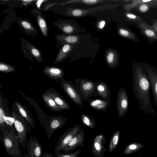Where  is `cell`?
I'll return each instance as SVG.
<instances>
[{"instance_id": "836d02e7", "label": "cell", "mask_w": 157, "mask_h": 157, "mask_svg": "<svg viewBox=\"0 0 157 157\" xmlns=\"http://www.w3.org/2000/svg\"><path fill=\"white\" fill-rule=\"evenodd\" d=\"M145 33L147 36L150 37L153 36L155 34L154 32L153 31L149 29L146 30Z\"/></svg>"}, {"instance_id": "d4e9b609", "label": "cell", "mask_w": 157, "mask_h": 157, "mask_svg": "<svg viewBox=\"0 0 157 157\" xmlns=\"http://www.w3.org/2000/svg\"><path fill=\"white\" fill-rule=\"evenodd\" d=\"M15 68L12 66L2 62L0 63V71L5 73L13 72L15 71Z\"/></svg>"}, {"instance_id": "6da1fadb", "label": "cell", "mask_w": 157, "mask_h": 157, "mask_svg": "<svg viewBox=\"0 0 157 157\" xmlns=\"http://www.w3.org/2000/svg\"><path fill=\"white\" fill-rule=\"evenodd\" d=\"M132 75V89L140 110L145 114H155V111L151 101L150 83L145 71L140 68L134 69Z\"/></svg>"}, {"instance_id": "7c38bea8", "label": "cell", "mask_w": 157, "mask_h": 157, "mask_svg": "<svg viewBox=\"0 0 157 157\" xmlns=\"http://www.w3.org/2000/svg\"><path fill=\"white\" fill-rule=\"evenodd\" d=\"M96 89L98 95L102 99L111 103V91L107 83L101 81L97 82Z\"/></svg>"}, {"instance_id": "7bdbcfd3", "label": "cell", "mask_w": 157, "mask_h": 157, "mask_svg": "<svg viewBox=\"0 0 157 157\" xmlns=\"http://www.w3.org/2000/svg\"><path fill=\"white\" fill-rule=\"evenodd\" d=\"M25 157H29L28 155L26 153H25L24 155Z\"/></svg>"}, {"instance_id": "60d3db41", "label": "cell", "mask_w": 157, "mask_h": 157, "mask_svg": "<svg viewBox=\"0 0 157 157\" xmlns=\"http://www.w3.org/2000/svg\"><path fill=\"white\" fill-rule=\"evenodd\" d=\"M48 153L47 152L43 153L42 157H48Z\"/></svg>"}, {"instance_id": "4fadbf2b", "label": "cell", "mask_w": 157, "mask_h": 157, "mask_svg": "<svg viewBox=\"0 0 157 157\" xmlns=\"http://www.w3.org/2000/svg\"><path fill=\"white\" fill-rule=\"evenodd\" d=\"M144 71L150 82L155 103L157 106V71L153 69Z\"/></svg>"}, {"instance_id": "52a82bcc", "label": "cell", "mask_w": 157, "mask_h": 157, "mask_svg": "<svg viewBox=\"0 0 157 157\" xmlns=\"http://www.w3.org/2000/svg\"><path fill=\"white\" fill-rule=\"evenodd\" d=\"M128 102L127 92L124 87H122L118 92L116 102L117 109L120 117H123L127 112Z\"/></svg>"}, {"instance_id": "83f0119b", "label": "cell", "mask_w": 157, "mask_h": 157, "mask_svg": "<svg viewBox=\"0 0 157 157\" xmlns=\"http://www.w3.org/2000/svg\"><path fill=\"white\" fill-rule=\"evenodd\" d=\"M60 37L62 39L69 43H74L78 40L77 37L75 36H61Z\"/></svg>"}, {"instance_id": "e0dca14e", "label": "cell", "mask_w": 157, "mask_h": 157, "mask_svg": "<svg viewBox=\"0 0 157 157\" xmlns=\"http://www.w3.org/2000/svg\"><path fill=\"white\" fill-rule=\"evenodd\" d=\"M15 104L17 109L21 116L27 121L29 124L33 128H35L34 120L30 113L23 107L18 101L15 102Z\"/></svg>"}, {"instance_id": "74e56055", "label": "cell", "mask_w": 157, "mask_h": 157, "mask_svg": "<svg viewBox=\"0 0 157 157\" xmlns=\"http://www.w3.org/2000/svg\"><path fill=\"white\" fill-rule=\"evenodd\" d=\"M34 1V0H22V2L23 4L26 6L29 4L31 2Z\"/></svg>"}, {"instance_id": "8fae6325", "label": "cell", "mask_w": 157, "mask_h": 157, "mask_svg": "<svg viewBox=\"0 0 157 157\" xmlns=\"http://www.w3.org/2000/svg\"><path fill=\"white\" fill-rule=\"evenodd\" d=\"M67 120L61 116L55 117L51 119L45 130L48 139L51 137L55 131L61 128L66 123Z\"/></svg>"}, {"instance_id": "484cf974", "label": "cell", "mask_w": 157, "mask_h": 157, "mask_svg": "<svg viewBox=\"0 0 157 157\" xmlns=\"http://www.w3.org/2000/svg\"><path fill=\"white\" fill-rule=\"evenodd\" d=\"M81 151L80 149L71 153H63L60 152L56 155V157H78Z\"/></svg>"}, {"instance_id": "30bf717a", "label": "cell", "mask_w": 157, "mask_h": 157, "mask_svg": "<svg viewBox=\"0 0 157 157\" xmlns=\"http://www.w3.org/2000/svg\"><path fill=\"white\" fill-rule=\"evenodd\" d=\"M85 134L83 129L81 128L76 135L72 139L63 150L64 153H67L72 151L78 146L84 147Z\"/></svg>"}, {"instance_id": "d6986e66", "label": "cell", "mask_w": 157, "mask_h": 157, "mask_svg": "<svg viewBox=\"0 0 157 157\" xmlns=\"http://www.w3.org/2000/svg\"><path fill=\"white\" fill-rule=\"evenodd\" d=\"M120 134L119 130H117L113 132L109 145V152H112L116 148L119 141Z\"/></svg>"}, {"instance_id": "8992f818", "label": "cell", "mask_w": 157, "mask_h": 157, "mask_svg": "<svg viewBox=\"0 0 157 157\" xmlns=\"http://www.w3.org/2000/svg\"><path fill=\"white\" fill-rule=\"evenodd\" d=\"M57 80L60 82L62 88L70 99L77 105L83 107L82 100L75 88V84L63 78Z\"/></svg>"}, {"instance_id": "4dcf8cb0", "label": "cell", "mask_w": 157, "mask_h": 157, "mask_svg": "<svg viewBox=\"0 0 157 157\" xmlns=\"http://www.w3.org/2000/svg\"><path fill=\"white\" fill-rule=\"evenodd\" d=\"M73 28L71 26L69 25H67L64 26L63 28V31L67 33H70L73 31Z\"/></svg>"}, {"instance_id": "5b68a950", "label": "cell", "mask_w": 157, "mask_h": 157, "mask_svg": "<svg viewBox=\"0 0 157 157\" xmlns=\"http://www.w3.org/2000/svg\"><path fill=\"white\" fill-rule=\"evenodd\" d=\"M81 128L79 124L68 129L60 137L57 141L54 151L55 155L61 152L72 139L76 135Z\"/></svg>"}, {"instance_id": "ffe728a7", "label": "cell", "mask_w": 157, "mask_h": 157, "mask_svg": "<svg viewBox=\"0 0 157 157\" xmlns=\"http://www.w3.org/2000/svg\"><path fill=\"white\" fill-rule=\"evenodd\" d=\"M82 123L84 125L94 129L95 126V121L92 117L86 114H82L81 115Z\"/></svg>"}, {"instance_id": "5bb4252c", "label": "cell", "mask_w": 157, "mask_h": 157, "mask_svg": "<svg viewBox=\"0 0 157 157\" xmlns=\"http://www.w3.org/2000/svg\"><path fill=\"white\" fill-rule=\"evenodd\" d=\"M43 72L49 78L56 80L63 78L64 75L63 69L56 67L46 66Z\"/></svg>"}, {"instance_id": "cb8c5ba5", "label": "cell", "mask_w": 157, "mask_h": 157, "mask_svg": "<svg viewBox=\"0 0 157 157\" xmlns=\"http://www.w3.org/2000/svg\"><path fill=\"white\" fill-rule=\"evenodd\" d=\"M37 21L42 33L44 36H46L47 35V29L46 22L40 15L37 17Z\"/></svg>"}, {"instance_id": "3957f363", "label": "cell", "mask_w": 157, "mask_h": 157, "mask_svg": "<svg viewBox=\"0 0 157 157\" xmlns=\"http://www.w3.org/2000/svg\"><path fill=\"white\" fill-rule=\"evenodd\" d=\"M75 88L82 101H88L92 96H98L96 89L97 82L86 78L75 79Z\"/></svg>"}, {"instance_id": "ee69618b", "label": "cell", "mask_w": 157, "mask_h": 157, "mask_svg": "<svg viewBox=\"0 0 157 157\" xmlns=\"http://www.w3.org/2000/svg\"><path fill=\"white\" fill-rule=\"evenodd\" d=\"M151 0H143V2H147L151 1Z\"/></svg>"}, {"instance_id": "d590c367", "label": "cell", "mask_w": 157, "mask_h": 157, "mask_svg": "<svg viewBox=\"0 0 157 157\" xmlns=\"http://www.w3.org/2000/svg\"><path fill=\"white\" fill-rule=\"evenodd\" d=\"M148 9V6L146 5H143L140 6V10L142 12H145L147 11Z\"/></svg>"}, {"instance_id": "f1b7e54d", "label": "cell", "mask_w": 157, "mask_h": 157, "mask_svg": "<svg viewBox=\"0 0 157 157\" xmlns=\"http://www.w3.org/2000/svg\"><path fill=\"white\" fill-rule=\"evenodd\" d=\"M21 24L22 26L25 29L28 30H33V28L31 24L28 22L25 21H22Z\"/></svg>"}, {"instance_id": "1f68e13d", "label": "cell", "mask_w": 157, "mask_h": 157, "mask_svg": "<svg viewBox=\"0 0 157 157\" xmlns=\"http://www.w3.org/2000/svg\"><path fill=\"white\" fill-rule=\"evenodd\" d=\"M82 10L78 9H75L72 10V15L75 17H78L82 14Z\"/></svg>"}, {"instance_id": "ab89813d", "label": "cell", "mask_w": 157, "mask_h": 157, "mask_svg": "<svg viewBox=\"0 0 157 157\" xmlns=\"http://www.w3.org/2000/svg\"><path fill=\"white\" fill-rule=\"evenodd\" d=\"M127 16L128 17L134 19V18H135L136 17V16H135L134 15L132 14H127Z\"/></svg>"}, {"instance_id": "9a60e30c", "label": "cell", "mask_w": 157, "mask_h": 157, "mask_svg": "<svg viewBox=\"0 0 157 157\" xmlns=\"http://www.w3.org/2000/svg\"><path fill=\"white\" fill-rule=\"evenodd\" d=\"M88 101L91 107L96 110L104 113L106 112L108 106L110 104L102 99H89Z\"/></svg>"}, {"instance_id": "44dd1931", "label": "cell", "mask_w": 157, "mask_h": 157, "mask_svg": "<svg viewBox=\"0 0 157 157\" xmlns=\"http://www.w3.org/2000/svg\"><path fill=\"white\" fill-rule=\"evenodd\" d=\"M71 47L69 44L64 45L60 51L55 61V63H57L62 60L67 53L70 51Z\"/></svg>"}, {"instance_id": "ba28073f", "label": "cell", "mask_w": 157, "mask_h": 157, "mask_svg": "<svg viewBox=\"0 0 157 157\" xmlns=\"http://www.w3.org/2000/svg\"><path fill=\"white\" fill-rule=\"evenodd\" d=\"M26 148L29 157H42V147L35 137L30 136L27 142Z\"/></svg>"}, {"instance_id": "277c9868", "label": "cell", "mask_w": 157, "mask_h": 157, "mask_svg": "<svg viewBox=\"0 0 157 157\" xmlns=\"http://www.w3.org/2000/svg\"><path fill=\"white\" fill-rule=\"evenodd\" d=\"M14 119V126L20 145L25 148L26 147L27 141V133H31V131L26 125L24 119L14 112L12 114Z\"/></svg>"}, {"instance_id": "2e32d148", "label": "cell", "mask_w": 157, "mask_h": 157, "mask_svg": "<svg viewBox=\"0 0 157 157\" xmlns=\"http://www.w3.org/2000/svg\"><path fill=\"white\" fill-rule=\"evenodd\" d=\"M46 94L53 99L61 110L69 109H71V106L70 104L58 93L48 92Z\"/></svg>"}, {"instance_id": "f35d334b", "label": "cell", "mask_w": 157, "mask_h": 157, "mask_svg": "<svg viewBox=\"0 0 157 157\" xmlns=\"http://www.w3.org/2000/svg\"><path fill=\"white\" fill-rule=\"evenodd\" d=\"M136 146L135 144H131L128 147V148L130 150H133L136 148Z\"/></svg>"}, {"instance_id": "7402d4cb", "label": "cell", "mask_w": 157, "mask_h": 157, "mask_svg": "<svg viewBox=\"0 0 157 157\" xmlns=\"http://www.w3.org/2000/svg\"><path fill=\"white\" fill-rule=\"evenodd\" d=\"M115 59V55L113 52H110L107 55V62L109 66L111 68H114L117 67V64Z\"/></svg>"}, {"instance_id": "4316f807", "label": "cell", "mask_w": 157, "mask_h": 157, "mask_svg": "<svg viewBox=\"0 0 157 157\" xmlns=\"http://www.w3.org/2000/svg\"><path fill=\"white\" fill-rule=\"evenodd\" d=\"M103 0H74L68 1L66 2V3H73L82 2L87 4H94L100 3L102 2H104Z\"/></svg>"}, {"instance_id": "d6a6232c", "label": "cell", "mask_w": 157, "mask_h": 157, "mask_svg": "<svg viewBox=\"0 0 157 157\" xmlns=\"http://www.w3.org/2000/svg\"><path fill=\"white\" fill-rule=\"evenodd\" d=\"M119 33L121 35L123 36H128L129 34L128 31L122 29H120L119 30Z\"/></svg>"}, {"instance_id": "7a4b0ae2", "label": "cell", "mask_w": 157, "mask_h": 157, "mask_svg": "<svg viewBox=\"0 0 157 157\" xmlns=\"http://www.w3.org/2000/svg\"><path fill=\"white\" fill-rule=\"evenodd\" d=\"M3 135L2 144L8 155L12 157H24L17 137L9 128L1 129Z\"/></svg>"}, {"instance_id": "f546056e", "label": "cell", "mask_w": 157, "mask_h": 157, "mask_svg": "<svg viewBox=\"0 0 157 157\" xmlns=\"http://www.w3.org/2000/svg\"><path fill=\"white\" fill-rule=\"evenodd\" d=\"M31 52L34 56L37 59L39 58V57L40 56V53L38 50L35 48L33 47L31 48Z\"/></svg>"}, {"instance_id": "603a6c76", "label": "cell", "mask_w": 157, "mask_h": 157, "mask_svg": "<svg viewBox=\"0 0 157 157\" xmlns=\"http://www.w3.org/2000/svg\"><path fill=\"white\" fill-rule=\"evenodd\" d=\"M2 104V100L1 98L0 106V127L1 129L6 128L8 127L5 122V117L6 116V114Z\"/></svg>"}, {"instance_id": "b9f144b4", "label": "cell", "mask_w": 157, "mask_h": 157, "mask_svg": "<svg viewBox=\"0 0 157 157\" xmlns=\"http://www.w3.org/2000/svg\"><path fill=\"white\" fill-rule=\"evenodd\" d=\"M48 157H55L53 154H50L49 153H48Z\"/></svg>"}, {"instance_id": "ac0fdd59", "label": "cell", "mask_w": 157, "mask_h": 157, "mask_svg": "<svg viewBox=\"0 0 157 157\" xmlns=\"http://www.w3.org/2000/svg\"><path fill=\"white\" fill-rule=\"evenodd\" d=\"M42 98L48 107L52 110L55 112H60L62 110L53 99L46 93L43 94Z\"/></svg>"}, {"instance_id": "e575fe53", "label": "cell", "mask_w": 157, "mask_h": 157, "mask_svg": "<svg viewBox=\"0 0 157 157\" xmlns=\"http://www.w3.org/2000/svg\"><path fill=\"white\" fill-rule=\"evenodd\" d=\"M105 24V21L102 20L100 21L98 24V26L99 29H102L104 27Z\"/></svg>"}, {"instance_id": "9c48e42d", "label": "cell", "mask_w": 157, "mask_h": 157, "mask_svg": "<svg viewBox=\"0 0 157 157\" xmlns=\"http://www.w3.org/2000/svg\"><path fill=\"white\" fill-rule=\"evenodd\" d=\"M105 138L103 134L97 135L92 144V154L94 157H103L106 151L104 147Z\"/></svg>"}, {"instance_id": "8d00e7d4", "label": "cell", "mask_w": 157, "mask_h": 157, "mask_svg": "<svg viewBox=\"0 0 157 157\" xmlns=\"http://www.w3.org/2000/svg\"><path fill=\"white\" fill-rule=\"evenodd\" d=\"M47 1L46 0H40L37 1L36 2V6L39 9H40V7L41 5V3H42L43 2H44L45 1Z\"/></svg>"}]
</instances>
